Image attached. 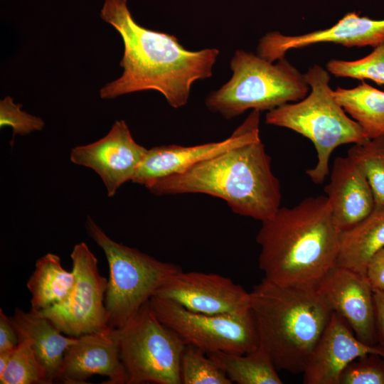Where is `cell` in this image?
Here are the masks:
<instances>
[{
  "instance_id": "obj_1",
  "label": "cell",
  "mask_w": 384,
  "mask_h": 384,
  "mask_svg": "<svg viewBox=\"0 0 384 384\" xmlns=\"http://www.w3.org/2000/svg\"><path fill=\"white\" fill-rule=\"evenodd\" d=\"M100 17L119 33L124 52L117 79L100 90L102 99L156 90L174 108L184 106L192 85L211 77L217 48L186 49L174 35L146 28L133 18L127 0H105Z\"/></svg>"
},
{
  "instance_id": "obj_2",
  "label": "cell",
  "mask_w": 384,
  "mask_h": 384,
  "mask_svg": "<svg viewBox=\"0 0 384 384\" xmlns=\"http://www.w3.org/2000/svg\"><path fill=\"white\" fill-rule=\"evenodd\" d=\"M340 233L326 196L279 208L262 222L256 236L264 278L283 286L316 289L336 265Z\"/></svg>"
},
{
  "instance_id": "obj_3",
  "label": "cell",
  "mask_w": 384,
  "mask_h": 384,
  "mask_svg": "<svg viewBox=\"0 0 384 384\" xmlns=\"http://www.w3.org/2000/svg\"><path fill=\"white\" fill-rule=\"evenodd\" d=\"M156 196L203 193L225 201L235 213L261 222L280 208L279 179L260 137L159 178L146 188Z\"/></svg>"
},
{
  "instance_id": "obj_4",
  "label": "cell",
  "mask_w": 384,
  "mask_h": 384,
  "mask_svg": "<svg viewBox=\"0 0 384 384\" xmlns=\"http://www.w3.org/2000/svg\"><path fill=\"white\" fill-rule=\"evenodd\" d=\"M260 343L278 370L303 373L332 311L316 289L283 286L263 278L250 292Z\"/></svg>"
},
{
  "instance_id": "obj_5",
  "label": "cell",
  "mask_w": 384,
  "mask_h": 384,
  "mask_svg": "<svg viewBox=\"0 0 384 384\" xmlns=\"http://www.w3.org/2000/svg\"><path fill=\"white\" fill-rule=\"evenodd\" d=\"M304 75L310 93L300 101L268 111L265 122L293 130L314 144L317 163L306 173L314 183L321 184L329 174V159L336 148L369 139L335 99L329 71L314 65Z\"/></svg>"
},
{
  "instance_id": "obj_6",
  "label": "cell",
  "mask_w": 384,
  "mask_h": 384,
  "mask_svg": "<svg viewBox=\"0 0 384 384\" xmlns=\"http://www.w3.org/2000/svg\"><path fill=\"white\" fill-rule=\"evenodd\" d=\"M233 75L206 99L207 108L230 119L247 110L270 111L304 99L310 90L304 75L284 57L276 63L237 50L230 60Z\"/></svg>"
},
{
  "instance_id": "obj_7",
  "label": "cell",
  "mask_w": 384,
  "mask_h": 384,
  "mask_svg": "<svg viewBox=\"0 0 384 384\" xmlns=\"http://www.w3.org/2000/svg\"><path fill=\"white\" fill-rule=\"evenodd\" d=\"M85 228L103 250L109 266L105 297L107 326L119 329L172 274L182 269L113 240L89 215Z\"/></svg>"
},
{
  "instance_id": "obj_8",
  "label": "cell",
  "mask_w": 384,
  "mask_h": 384,
  "mask_svg": "<svg viewBox=\"0 0 384 384\" xmlns=\"http://www.w3.org/2000/svg\"><path fill=\"white\" fill-rule=\"evenodd\" d=\"M117 329L127 384H181L180 362L186 343L158 319L149 300Z\"/></svg>"
},
{
  "instance_id": "obj_9",
  "label": "cell",
  "mask_w": 384,
  "mask_h": 384,
  "mask_svg": "<svg viewBox=\"0 0 384 384\" xmlns=\"http://www.w3.org/2000/svg\"><path fill=\"white\" fill-rule=\"evenodd\" d=\"M150 305L159 321L176 332L186 344L208 354L217 351L245 353L260 346L252 311L242 315L207 314L153 296Z\"/></svg>"
},
{
  "instance_id": "obj_10",
  "label": "cell",
  "mask_w": 384,
  "mask_h": 384,
  "mask_svg": "<svg viewBox=\"0 0 384 384\" xmlns=\"http://www.w3.org/2000/svg\"><path fill=\"white\" fill-rule=\"evenodd\" d=\"M70 257L76 277L73 291L63 302L36 312L66 336L79 337L108 328L105 305L108 280L100 274L97 259L85 242L75 245Z\"/></svg>"
},
{
  "instance_id": "obj_11",
  "label": "cell",
  "mask_w": 384,
  "mask_h": 384,
  "mask_svg": "<svg viewBox=\"0 0 384 384\" xmlns=\"http://www.w3.org/2000/svg\"><path fill=\"white\" fill-rule=\"evenodd\" d=\"M154 296L207 314L242 315L251 311L250 292L230 278L215 273L181 270L172 274Z\"/></svg>"
},
{
  "instance_id": "obj_12",
  "label": "cell",
  "mask_w": 384,
  "mask_h": 384,
  "mask_svg": "<svg viewBox=\"0 0 384 384\" xmlns=\"http://www.w3.org/2000/svg\"><path fill=\"white\" fill-rule=\"evenodd\" d=\"M147 149L132 137L124 120L116 121L101 139L70 151V159L93 170L101 178L109 197L131 181Z\"/></svg>"
},
{
  "instance_id": "obj_13",
  "label": "cell",
  "mask_w": 384,
  "mask_h": 384,
  "mask_svg": "<svg viewBox=\"0 0 384 384\" xmlns=\"http://www.w3.org/2000/svg\"><path fill=\"white\" fill-rule=\"evenodd\" d=\"M260 111L253 110L224 140L188 146L162 145L147 149L132 181L147 188L159 178L183 172L201 161L260 137Z\"/></svg>"
},
{
  "instance_id": "obj_14",
  "label": "cell",
  "mask_w": 384,
  "mask_h": 384,
  "mask_svg": "<svg viewBox=\"0 0 384 384\" xmlns=\"http://www.w3.org/2000/svg\"><path fill=\"white\" fill-rule=\"evenodd\" d=\"M316 291L361 341L370 346L378 344L373 290L366 277L336 265L321 281Z\"/></svg>"
},
{
  "instance_id": "obj_15",
  "label": "cell",
  "mask_w": 384,
  "mask_h": 384,
  "mask_svg": "<svg viewBox=\"0 0 384 384\" xmlns=\"http://www.w3.org/2000/svg\"><path fill=\"white\" fill-rule=\"evenodd\" d=\"M384 42V19L346 14L333 26L299 36H285L278 31L267 33L259 41L257 54L274 63L292 49L320 43H333L346 47H376Z\"/></svg>"
},
{
  "instance_id": "obj_16",
  "label": "cell",
  "mask_w": 384,
  "mask_h": 384,
  "mask_svg": "<svg viewBox=\"0 0 384 384\" xmlns=\"http://www.w3.org/2000/svg\"><path fill=\"white\" fill-rule=\"evenodd\" d=\"M94 375L107 376L105 384H124L127 377L120 358L119 331L110 327L79 336L65 351L56 380L83 384Z\"/></svg>"
},
{
  "instance_id": "obj_17",
  "label": "cell",
  "mask_w": 384,
  "mask_h": 384,
  "mask_svg": "<svg viewBox=\"0 0 384 384\" xmlns=\"http://www.w3.org/2000/svg\"><path fill=\"white\" fill-rule=\"evenodd\" d=\"M368 353L384 356L380 344L367 345L355 335L348 323L332 312L329 322L305 366L304 384H339L343 369L355 359Z\"/></svg>"
},
{
  "instance_id": "obj_18",
  "label": "cell",
  "mask_w": 384,
  "mask_h": 384,
  "mask_svg": "<svg viewBox=\"0 0 384 384\" xmlns=\"http://www.w3.org/2000/svg\"><path fill=\"white\" fill-rule=\"evenodd\" d=\"M324 191L341 232L356 225L375 208L373 193L364 172L348 155L335 159Z\"/></svg>"
},
{
  "instance_id": "obj_19",
  "label": "cell",
  "mask_w": 384,
  "mask_h": 384,
  "mask_svg": "<svg viewBox=\"0 0 384 384\" xmlns=\"http://www.w3.org/2000/svg\"><path fill=\"white\" fill-rule=\"evenodd\" d=\"M19 341L28 340L40 363L46 370L48 383L56 380L66 350L78 337L63 334L49 319L39 313L16 308L10 317Z\"/></svg>"
},
{
  "instance_id": "obj_20",
  "label": "cell",
  "mask_w": 384,
  "mask_h": 384,
  "mask_svg": "<svg viewBox=\"0 0 384 384\" xmlns=\"http://www.w3.org/2000/svg\"><path fill=\"white\" fill-rule=\"evenodd\" d=\"M383 247L384 206H375L367 217L341 232L336 266L366 277L370 258Z\"/></svg>"
},
{
  "instance_id": "obj_21",
  "label": "cell",
  "mask_w": 384,
  "mask_h": 384,
  "mask_svg": "<svg viewBox=\"0 0 384 384\" xmlns=\"http://www.w3.org/2000/svg\"><path fill=\"white\" fill-rule=\"evenodd\" d=\"M75 280V272L63 268L58 255H44L36 261L26 284L31 294V310L41 311L63 302L73 291Z\"/></svg>"
},
{
  "instance_id": "obj_22",
  "label": "cell",
  "mask_w": 384,
  "mask_h": 384,
  "mask_svg": "<svg viewBox=\"0 0 384 384\" xmlns=\"http://www.w3.org/2000/svg\"><path fill=\"white\" fill-rule=\"evenodd\" d=\"M208 356L238 384H282L267 351L260 346L245 353L217 351Z\"/></svg>"
},
{
  "instance_id": "obj_23",
  "label": "cell",
  "mask_w": 384,
  "mask_h": 384,
  "mask_svg": "<svg viewBox=\"0 0 384 384\" xmlns=\"http://www.w3.org/2000/svg\"><path fill=\"white\" fill-rule=\"evenodd\" d=\"M334 95L368 139L384 134V92L362 81L351 89L337 87Z\"/></svg>"
},
{
  "instance_id": "obj_24",
  "label": "cell",
  "mask_w": 384,
  "mask_h": 384,
  "mask_svg": "<svg viewBox=\"0 0 384 384\" xmlns=\"http://www.w3.org/2000/svg\"><path fill=\"white\" fill-rule=\"evenodd\" d=\"M348 156L364 172L373 193L375 206H384V134L353 144Z\"/></svg>"
},
{
  "instance_id": "obj_25",
  "label": "cell",
  "mask_w": 384,
  "mask_h": 384,
  "mask_svg": "<svg viewBox=\"0 0 384 384\" xmlns=\"http://www.w3.org/2000/svg\"><path fill=\"white\" fill-rule=\"evenodd\" d=\"M1 384H49L46 370L38 360L30 341H20L9 365L0 376Z\"/></svg>"
},
{
  "instance_id": "obj_26",
  "label": "cell",
  "mask_w": 384,
  "mask_h": 384,
  "mask_svg": "<svg viewBox=\"0 0 384 384\" xmlns=\"http://www.w3.org/2000/svg\"><path fill=\"white\" fill-rule=\"evenodd\" d=\"M181 384H232L218 366L201 349L186 344L181 357Z\"/></svg>"
},
{
  "instance_id": "obj_27",
  "label": "cell",
  "mask_w": 384,
  "mask_h": 384,
  "mask_svg": "<svg viewBox=\"0 0 384 384\" xmlns=\"http://www.w3.org/2000/svg\"><path fill=\"white\" fill-rule=\"evenodd\" d=\"M329 73L336 77L368 79L384 85V42L368 55L356 60H331L326 64Z\"/></svg>"
},
{
  "instance_id": "obj_28",
  "label": "cell",
  "mask_w": 384,
  "mask_h": 384,
  "mask_svg": "<svg viewBox=\"0 0 384 384\" xmlns=\"http://www.w3.org/2000/svg\"><path fill=\"white\" fill-rule=\"evenodd\" d=\"M339 384H384V356L368 353L355 359L341 373Z\"/></svg>"
},
{
  "instance_id": "obj_29",
  "label": "cell",
  "mask_w": 384,
  "mask_h": 384,
  "mask_svg": "<svg viewBox=\"0 0 384 384\" xmlns=\"http://www.w3.org/2000/svg\"><path fill=\"white\" fill-rule=\"evenodd\" d=\"M21 105L16 104L10 96L0 100V127H11L13 139L16 135H27L35 131H41L45 125L38 117L30 114L21 110Z\"/></svg>"
},
{
  "instance_id": "obj_30",
  "label": "cell",
  "mask_w": 384,
  "mask_h": 384,
  "mask_svg": "<svg viewBox=\"0 0 384 384\" xmlns=\"http://www.w3.org/2000/svg\"><path fill=\"white\" fill-rule=\"evenodd\" d=\"M366 276L373 291L384 292V247L370 258Z\"/></svg>"
},
{
  "instance_id": "obj_31",
  "label": "cell",
  "mask_w": 384,
  "mask_h": 384,
  "mask_svg": "<svg viewBox=\"0 0 384 384\" xmlns=\"http://www.w3.org/2000/svg\"><path fill=\"white\" fill-rule=\"evenodd\" d=\"M19 338L10 317L0 309V352L13 351Z\"/></svg>"
},
{
  "instance_id": "obj_32",
  "label": "cell",
  "mask_w": 384,
  "mask_h": 384,
  "mask_svg": "<svg viewBox=\"0 0 384 384\" xmlns=\"http://www.w3.org/2000/svg\"><path fill=\"white\" fill-rule=\"evenodd\" d=\"M378 343L384 348V292L373 291Z\"/></svg>"
},
{
  "instance_id": "obj_33",
  "label": "cell",
  "mask_w": 384,
  "mask_h": 384,
  "mask_svg": "<svg viewBox=\"0 0 384 384\" xmlns=\"http://www.w3.org/2000/svg\"><path fill=\"white\" fill-rule=\"evenodd\" d=\"M13 351L0 352V376L4 374L9 365Z\"/></svg>"
}]
</instances>
